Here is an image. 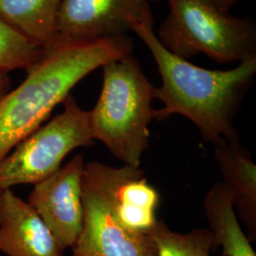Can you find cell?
<instances>
[{
	"instance_id": "6da1fadb",
	"label": "cell",
	"mask_w": 256,
	"mask_h": 256,
	"mask_svg": "<svg viewBox=\"0 0 256 256\" xmlns=\"http://www.w3.org/2000/svg\"><path fill=\"white\" fill-rule=\"evenodd\" d=\"M133 48L128 36L56 38L43 48L25 80L0 99V162L41 126L82 78L110 61L131 55Z\"/></svg>"
},
{
	"instance_id": "7a4b0ae2",
	"label": "cell",
	"mask_w": 256,
	"mask_h": 256,
	"mask_svg": "<svg viewBox=\"0 0 256 256\" xmlns=\"http://www.w3.org/2000/svg\"><path fill=\"white\" fill-rule=\"evenodd\" d=\"M130 30L149 48L162 77V86L154 88V99L162 102L164 108L156 110L155 119L182 115L214 146L239 140L234 120L256 75V57L230 70H210L170 52L151 26L134 23Z\"/></svg>"
},
{
	"instance_id": "3957f363",
	"label": "cell",
	"mask_w": 256,
	"mask_h": 256,
	"mask_svg": "<svg viewBox=\"0 0 256 256\" xmlns=\"http://www.w3.org/2000/svg\"><path fill=\"white\" fill-rule=\"evenodd\" d=\"M104 84L90 122L94 140L124 164L140 167L155 119L154 86L131 55L104 64Z\"/></svg>"
},
{
	"instance_id": "277c9868",
	"label": "cell",
	"mask_w": 256,
	"mask_h": 256,
	"mask_svg": "<svg viewBox=\"0 0 256 256\" xmlns=\"http://www.w3.org/2000/svg\"><path fill=\"white\" fill-rule=\"evenodd\" d=\"M170 12L158 30V40L182 59L204 54L218 63L256 57L254 20L218 9L209 0H169Z\"/></svg>"
},
{
	"instance_id": "5b68a950",
	"label": "cell",
	"mask_w": 256,
	"mask_h": 256,
	"mask_svg": "<svg viewBox=\"0 0 256 256\" xmlns=\"http://www.w3.org/2000/svg\"><path fill=\"white\" fill-rule=\"evenodd\" d=\"M126 165L114 167L92 160L82 180L84 220L74 256H158L150 234L126 229L116 214L115 192Z\"/></svg>"
},
{
	"instance_id": "8992f818",
	"label": "cell",
	"mask_w": 256,
	"mask_h": 256,
	"mask_svg": "<svg viewBox=\"0 0 256 256\" xmlns=\"http://www.w3.org/2000/svg\"><path fill=\"white\" fill-rule=\"evenodd\" d=\"M64 110L21 140L0 162V189L36 184L55 173L66 156L79 147L92 146L90 111L68 95Z\"/></svg>"
},
{
	"instance_id": "52a82bcc",
	"label": "cell",
	"mask_w": 256,
	"mask_h": 256,
	"mask_svg": "<svg viewBox=\"0 0 256 256\" xmlns=\"http://www.w3.org/2000/svg\"><path fill=\"white\" fill-rule=\"evenodd\" d=\"M84 165L82 155L74 156L55 173L34 184L28 198V203L44 221L63 252L74 248L82 230Z\"/></svg>"
},
{
	"instance_id": "ba28073f",
	"label": "cell",
	"mask_w": 256,
	"mask_h": 256,
	"mask_svg": "<svg viewBox=\"0 0 256 256\" xmlns=\"http://www.w3.org/2000/svg\"><path fill=\"white\" fill-rule=\"evenodd\" d=\"M134 23L153 27L147 0H62L56 38L90 40L124 36Z\"/></svg>"
},
{
	"instance_id": "9c48e42d",
	"label": "cell",
	"mask_w": 256,
	"mask_h": 256,
	"mask_svg": "<svg viewBox=\"0 0 256 256\" xmlns=\"http://www.w3.org/2000/svg\"><path fill=\"white\" fill-rule=\"evenodd\" d=\"M0 252L7 256H62L52 232L12 189H0Z\"/></svg>"
},
{
	"instance_id": "30bf717a",
	"label": "cell",
	"mask_w": 256,
	"mask_h": 256,
	"mask_svg": "<svg viewBox=\"0 0 256 256\" xmlns=\"http://www.w3.org/2000/svg\"><path fill=\"white\" fill-rule=\"evenodd\" d=\"M222 182L232 192L234 210L246 224L250 241L256 238V165L248 149L240 140L216 146Z\"/></svg>"
},
{
	"instance_id": "8fae6325",
	"label": "cell",
	"mask_w": 256,
	"mask_h": 256,
	"mask_svg": "<svg viewBox=\"0 0 256 256\" xmlns=\"http://www.w3.org/2000/svg\"><path fill=\"white\" fill-rule=\"evenodd\" d=\"M160 200V194L148 182L144 171L126 165L114 200L120 222L131 232L150 234L158 221L156 210Z\"/></svg>"
},
{
	"instance_id": "7c38bea8",
	"label": "cell",
	"mask_w": 256,
	"mask_h": 256,
	"mask_svg": "<svg viewBox=\"0 0 256 256\" xmlns=\"http://www.w3.org/2000/svg\"><path fill=\"white\" fill-rule=\"evenodd\" d=\"M204 210L214 247H222L221 256H256L250 240L240 226L229 188L216 182L206 194Z\"/></svg>"
},
{
	"instance_id": "4fadbf2b",
	"label": "cell",
	"mask_w": 256,
	"mask_h": 256,
	"mask_svg": "<svg viewBox=\"0 0 256 256\" xmlns=\"http://www.w3.org/2000/svg\"><path fill=\"white\" fill-rule=\"evenodd\" d=\"M62 0H0V18L41 48L57 37Z\"/></svg>"
},
{
	"instance_id": "5bb4252c",
	"label": "cell",
	"mask_w": 256,
	"mask_h": 256,
	"mask_svg": "<svg viewBox=\"0 0 256 256\" xmlns=\"http://www.w3.org/2000/svg\"><path fill=\"white\" fill-rule=\"evenodd\" d=\"M155 241L158 256H210L214 241L210 230H192L180 234L169 229L164 221L158 220L150 232Z\"/></svg>"
},
{
	"instance_id": "9a60e30c",
	"label": "cell",
	"mask_w": 256,
	"mask_h": 256,
	"mask_svg": "<svg viewBox=\"0 0 256 256\" xmlns=\"http://www.w3.org/2000/svg\"><path fill=\"white\" fill-rule=\"evenodd\" d=\"M43 48L23 36L0 18V72L28 70L42 54Z\"/></svg>"
},
{
	"instance_id": "2e32d148",
	"label": "cell",
	"mask_w": 256,
	"mask_h": 256,
	"mask_svg": "<svg viewBox=\"0 0 256 256\" xmlns=\"http://www.w3.org/2000/svg\"><path fill=\"white\" fill-rule=\"evenodd\" d=\"M12 81L7 74L0 72V99L10 90Z\"/></svg>"
},
{
	"instance_id": "e0dca14e",
	"label": "cell",
	"mask_w": 256,
	"mask_h": 256,
	"mask_svg": "<svg viewBox=\"0 0 256 256\" xmlns=\"http://www.w3.org/2000/svg\"><path fill=\"white\" fill-rule=\"evenodd\" d=\"M209 1H210L218 9L229 14L230 9L239 0H209Z\"/></svg>"
},
{
	"instance_id": "ac0fdd59",
	"label": "cell",
	"mask_w": 256,
	"mask_h": 256,
	"mask_svg": "<svg viewBox=\"0 0 256 256\" xmlns=\"http://www.w3.org/2000/svg\"><path fill=\"white\" fill-rule=\"evenodd\" d=\"M148 2H150V1H160V0H147Z\"/></svg>"
}]
</instances>
